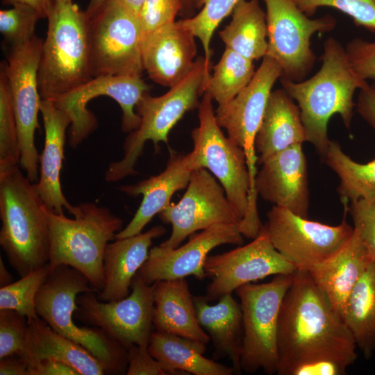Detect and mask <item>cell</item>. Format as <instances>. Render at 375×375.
I'll list each match as a JSON object with an SVG mask.
<instances>
[{"label":"cell","instance_id":"obj_39","mask_svg":"<svg viewBox=\"0 0 375 375\" xmlns=\"http://www.w3.org/2000/svg\"><path fill=\"white\" fill-rule=\"evenodd\" d=\"M40 14L24 4L12 6L0 11V32L11 44L24 42L35 35Z\"/></svg>","mask_w":375,"mask_h":375},{"label":"cell","instance_id":"obj_53","mask_svg":"<svg viewBox=\"0 0 375 375\" xmlns=\"http://www.w3.org/2000/svg\"><path fill=\"white\" fill-rule=\"evenodd\" d=\"M182 1V10L187 12L194 8H199V0H181Z\"/></svg>","mask_w":375,"mask_h":375},{"label":"cell","instance_id":"obj_15","mask_svg":"<svg viewBox=\"0 0 375 375\" xmlns=\"http://www.w3.org/2000/svg\"><path fill=\"white\" fill-rule=\"evenodd\" d=\"M281 68L265 56L249 83L228 104L217 107V123L226 130L228 137L244 151L250 179L249 207L257 208L256 177L258 156L256 136L276 81L281 77Z\"/></svg>","mask_w":375,"mask_h":375},{"label":"cell","instance_id":"obj_29","mask_svg":"<svg viewBox=\"0 0 375 375\" xmlns=\"http://www.w3.org/2000/svg\"><path fill=\"white\" fill-rule=\"evenodd\" d=\"M197 317L214 346L213 358H229L235 373L240 374L243 337L241 306L231 294L222 296L214 305L204 296H193Z\"/></svg>","mask_w":375,"mask_h":375},{"label":"cell","instance_id":"obj_18","mask_svg":"<svg viewBox=\"0 0 375 375\" xmlns=\"http://www.w3.org/2000/svg\"><path fill=\"white\" fill-rule=\"evenodd\" d=\"M150 86L139 76H100L52 101L70 117L69 144L76 149L97 127L94 115L88 108L89 101L99 96H108L120 106L123 115L122 129L131 133L137 129L141 118L135 112L143 94Z\"/></svg>","mask_w":375,"mask_h":375},{"label":"cell","instance_id":"obj_14","mask_svg":"<svg viewBox=\"0 0 375 375\" xmlns=\"http://www.w3.org/2000/svg\"><path fill=\"white\" fill-rule=\"evenodd\" d=\"M265 227L274 248L297 269L309 271L336 253L349 240L353 227L345 219L330 226L274 206Z\"/></svg>","mask_w":375,"mask_h":375},{"label":"cell","instance_id":"obj_30","mask_svg":"<svg viewBox=\"0 0 375 375\" xmlns=\"http://www.w3.org/2000/svg\"><path fill=\"white\" fill-rule=\"evenodd\" d=\"M206 344L176 335L156 331L150 336L151 355L174 375H232L233 367L208 359L203 355Z\"/></svg>","mask_w":375,"mask_h":375},{"label":"cell","instance_id":"obj_41","mask_svg":"<svg viewBox=\"0 0 375 375\" xmlns=\"http://www.w3.org/2000/svg\"><path fill=\"white\" fill-rule=\"evenodd\" d=\"M182 10L181 0H144L139 14L142 38L164 25L176 22Z\"/></svg>","mask_w":375,"mask_h":375},{"label":"cell","instance_id":"obj_12","mask_svg":"<svg viewBox=\"0 0 375 375\" xmlns=\"http://www.w3.org/2000/svg\"><path fill=\"white\" fill-rule=\"evenodd\" d=\"M210 95L204 92L198 107L199 126L192 131L199 167L209 170L242 220L248 211L250 179L242 148L226 137L217 123ZM241 220V221H242Z\"/></svg>","mask_w":375,"mask_h":375},{"label":"cell","instance_id":"obj_8","mask_svg":"<svg viewBox=\"0 0 375 375\" xmlns=\"http://www.w3.org/2000/svg\"><path fill=\"white\" fill-rule=\"evenodd\" d=\"M294 273L275 275L265 283H249L235 290L242 314V371L255 373L262 369L267 374H277L278 318Z\"/></svg>","mask_w":375,"mask_h":375},{"label":"cell","instance_id":"obj_3","mask_svg":"<svg viewBox=\"0 0 375 375\" xmlns=\"http://www.w3.org/2000/svg\"><path fill=\"white\" fill-rule=\"evenodd\" d=\"M19 165L0 172V245L19 277L49 263L47 206Z\"/></svg>","mask_w":375,"mask_h":375},{"label":"cell","instance_id":"obj_7","mask_svg":"<svg viewBox=\"0 0 375 375\" xmlns=\"http://www.w3.org/2000/svg\"><path fill=\"white\" fill-rule=\"evenodd\" d=\"M210 74L204 57H199L192 71L165 94H143L135 107L140 125L127 136L122 158L108 165L105 173L107 182H116L136 173L135 166L147 141H151L155 149L160 142L167 144L172 128L188 111L199 107V97L204 94Z\"/></svg>","mask_w":375,"mask_h":375},{"label":"cell","instance_id":"obj_54","mask_svg":"<svg viewBox=\"0 0 375 375\" xmlns=\"http://www.w3.org/2000/svg\"><path fill=\"white\" fill-rule=\"evenodd\" d=\"M55 1L57 3H65L72 1V0H55Z\"/></svg>","mask_w":375,"mask_h":375},{"label":"cell","instance_id":"obj_44","mask_svg":"<svg viewBox=\"0 0 375 375\" xmlns=\"http://www.w3.org/2000/svg\"><path fill=\"white\" fill-rule=\"evenodd\" d=\"M126 375H174L151 355L148 347H130Z\"/></svg>","mask_w":375,"mask_h":375},{"label":"cell","instance_id":"obj_46","mask_svg":"<svg viewBox=\"0 0 375 375\" xmlns=\"http://www.w3.org/2000/svg\"><path fill=\"white\" fill-rule=\"evenodd\" d=\"M356 108L359 115L375 130V87L368 84L359 90Z\"/></svg>","mask_w":375,"mask_h":375},{"label":"cell","instance_id":"obj_32","mask_svg":"<svg viewBox=\"0 0 375 375\" xmlns=\"http://www.w3.org/2000/svg\"><path fill=\"white\" fill-rule=\"evenodd\" d=\"M342 317L365 359L375 351V262L368 265L352 291Z\"/></svg>","mask_w":375,"mask_h":375},{"label":"cell","instance_id":"obj_48","mask_svg":"<svg viewBox=\"0 0 375 375\" xmlns=\"http://www.w3.org/2000/svg\"><path fill=\"white\" fill-rule=\"evenodd\" d=\"M1 375H29L28 365L18 354L0 358Z\"/></svg>","mask_w":375,"mask_h":375},{"label":"cell","instance_id":"obj_25","mask_svg":"<svg viewBox=\"0 0 375 375\" xmlns=\"http://www.w3.org/2000/svg\"><path fill=\"white\" fill-rule=\"evenodd\" d=\"M372 262L367 249L353 229L336 253L307 272L342 315L351 292Z\"/></svg>","mask_w":375,"mask_h":375},{"label":"cell","instance_id":"obj_10","mask_svg":"<svg viewBox=\"0 0 375 375\" xmlns=\"http://www.w3.org/2000/svg\"><path fill=\"white\" fill-rule=\"evenodd\" d=\"M263 1L267 26L266 56L281 67L280 78L303 81L317 60L311 38L316 33L333 31L336 20L330 15L310 19L294 0Z\"/></svg>","mask_w":375,"mask_h":375},{"label":"cell","instance_id":"obj_11","mask_svg":"<svg viewBox=\"0 0 375 375\" xmlns=\"http://www.w3.org/2000/svg\"><path fill=\"white\" fill-rule=\"evenodd\" d=\"M42 44L35 35L24 42L12 44L7 61H3L17 122L19 165L33 183L39 178L40 155L35 144V133L39 128L38 117L42 101L38 72Z\"/></svg>","mask_w":375,"mask_h":375},{"label":"cell","instance_id":"obj_20","mask_svg":"<svg viewBox=\"0 0 375 375\" xmlns=\"http://www.w3.org/2000/svg\"><path fill=\"white\" fill-rule=\"evenodd\" d=\"M261 165L256 177L257 194L274 206L308 218L307 163L302 144L274 154Z\"/></svg>","mask_w":375,"mask_h":375},{"label":"cell","instance_id":"obj_37","mask_svg":"<svg viewBox=\"0 0 375 375\" xmlns=\"http://www.w3.org/2000/svg\"><path fill=\"white\" fill-rule=\"evenodd\" d=\"M16 118L3 62L0 65V172L19 165Z\"/></svg>","mask_w":375,"mask_h":375},{"label":"cell","instance_id":"obj_45","mask_svg":"<svg viewBox=\"0 0 375 375\" xmlns=\"http://www.w3.org/2000/svg\"><path fill=\"white\" fill-rule=\"evenodd\" d=\"M349 365L335 358H316L295 367L290 375H342Z\"/></svg>","mask_w":375,"mask_h":375},{"label":"cell","instance_id":"obj_9","mask_svg":"<svg viewBox=\"0 0 375 375\" xmlns=\"http://www.w3.org/2000/svg\"><path fill=\"white\" fill-rule=\"evenodd\" d=\"M92 78L142 77V28L139 16L117 0H108L90 19Z\"/></svg>","mask_w":375,"mask_h":375},{"label":"cell","instance_id":"obj_36","mask_svg":"<svg viewBox=\"0 0 375 375\" xmlns=\"http://www.w3.org/2000/svg\"><path fill=\"white\" fill-rule=\"evenodd\" d=\"M51 272L48 263L20 277L18 281L0 288V310H16L28 320L38 318L35 297Z\"/></svg>","mask_w":375,"mask_h":375},{"label":"cell","instance_id":"obj_43","mask_svg":"<svg viewBox=\"0 0 375 375\" xmlns=\"http://www.w3.org/2000/svg\"><path fill=\"white\" fill-rule=\"evenodd\" d=\"M356 73L362 79L375 81V41L354 38L345 48Z\"/></svg>","mask_w":375,"mask_h":375},{"label":"cell","instance_id":"obj_27","mask_svg":"<svg viewBox=\"0 0 375 375\" xmlns=\"http://www.w3.org/2000/svg\"><path fill=\"white\" fill-rule=\"evenodd\" d=\"M25 349L19 356L29 368L42 360H54L75 368L80 375L109 374L106 365L81 344L51 328L40 317L28 320Z\"/></svg>","mask_w":375,"mask_h":375},{"label":"cell","instance_id":"obj_4","mask_svg":"<svg viewBox=\"0 0 375 375\" xmlns=\"http://www.w3.org/2000/svg\"><path fill=\"white\" fill-rule=\"evenodd\" d=\"M46 213L51 271L59 265L72 267L83 273L97 292H100L104 285L105 250L122 229V219L108 208L92 202L76 206L74 218L47 208Z\"/></svg>","mask_w":375,"mask_h":375},{"label":"cell","instance_id":"obj_2","mask_svg":"<svg viewBox=\"0 0 375 375\" xmlns=\"http://www.w3.org/2000/svg\"><path fill=\"white\" fill-rule=\"evenodd\" d=\"M322 60L321 67L310 78L301 81L281 78V83L297 103L308 142L323 159L331 142L328 136L330 118L339 114L349 129L356 106L354 93L369 83L356 73L345 48L333 38L324 42Z\"/></svg>","mask_w":375,"mask_h":375},{"label":"cell","instance_id":"obj_50","mask_svg":"<svg viewBox=\"0 0 375 375\" xmlns=\"http://www.w3.org/2000/svg\"><path fill=\"white\" fill-rule=\"evenodd\" d=\"M13 278L12 275L6 269L5 264L2 260L1 256L0 257V286L1 288L6 286L12 283Z\"/></svg>","mask_w":375,"mask_h":375},{"label":"cell","instance_id":"obj_38","mask_svg":"<svg viewBox=\"0 0 375 375\" xmlns=\"http://www.w3.org/2000/svg\"><path fill=\"white\" fill-rule=\"evenodd\" d=\"M308 17L321 7H331L349 15L354 24L375 33V0H294Z\"/></svg>","mask_w":375,"mask_h":375},{"label":"cell","instance_id":"obj_13","mask_svg":"<svg viewBox=\"0 0 375 375\" xmlns=\"http://www.w3.org/2000/svg\"><path fill=\"white\" fill-rule=\"evenodd\" d=\"M153 284L136 274L131 294L121 300L105 302L98 299L97 292L81 293L74 317L100 328L127 349L133 345L148 347L153 326Z\"/></svg>","mask_w":375,"mask_h":375},{"label":"cell","instance_id":"obj_33","mask_svg":"<svg viewBox=\"0 0 375 375\" xmlns=\"http://www.w3.org/2000/svg\"><path fill=\"white\" fill-rule=\"evenodd\" d=\"M323 160L340 178L338 192L344 212L349 204L360 199L375 202V159L365 164L356 162L338 142L331 141Z\"/></svg>","mask_w":375,"mask_h":375},{"label":"cell","instance_id":"obj_19","mask_svg":"<svg viewBox=\"0 0 375 375\" xmlns=\"http://www.w3.org/2000/svg\"><path fill=\"white\" fill-rule=\"evenodd\" d=\"M243 237L238 225L223 224L192 234L188 242L180 247L155 246L150 249L148 258L137 275L149 285L188 276L203 280L206 277L204 263L209 252L222 244H241Z\"/></svg>","mask_w":375,"mask_h":375},{"label":"cell","instance_id":"obj_16","mask_svg":"<svg viewBox=\"0 0 375 375\" xmlns=\"http://www.w3.org/2000/svg\"><path fill=\"white\" fill-rule=\"evenodd\" d=\"M172 225L169 238L160 246L174 249L188 236L217 224L240 225L238 215L218 180L207 169H194L187 190L176 203H170L159 214Z\"/></svg>","mask_w":375,"mask_h":375},{"label":"cell","instance_id":"obj_42","mask_svg":"<svg viewBox=\"0 0 375 375\" xmlns=\"http://www.w3.org/2000/svg\"><path fill=\"white\" fill-rule=\"evenodd\" d=\"M347 211L351 215L353 229L375 262V202L360 199L349 204Z\"/></svg>","mask_w":375,"mask_h":375},{"label":"cell","instance_id":"obj_49","mask_svg":"<svg viewBox=\"0 0 375 375\" xmlns=\"http://www.w3.org/2000/svg\"><path fill=\"white\" fill-rule=\"evenodd\" d=\"M55 0H1V3L6 6H15L24 4L35 9L42 18H47Z\"/></svg>","mask_w":375,"mask_h":375},{"label":"cell","instance_id":"obj_52","mask_svg":"<svg viewBox=\"0 0 375 375\" xmlns=\"http://www.w3.org/2000/svg\"><path fill=\"white\" fill-rule=\"evenodd\" d=\"M108 0H90L85 11L89 19H91Z\"/></svg>","mask_w":375,"mask_h":375},{"label":"cell","instance_id":"obj_21","mask_svg":"<svg viewBox=\"0 0 375 375\" xmlns=\"http://www.w3.org/2000/svg\"><path fill=\"white\" fill-rule=\"evenodd\" d=\"M195 36L178 22L164 25L142 38L144 69L149 78L171 88L193 69Z\"/></svg>","mask_w":375,"mask_h":375},{"label":"cell","instance_id":"obj_34","mask_svg":"<svg viewBox=\"0 0 375 375\" xmlns=\"http://www.w3.org/2000/svg\"><path fill=\"white\" fill-rule=\"evenodd\" d=\"M212 69L205 92L218 103V107L232 101L249 83L256 72L253 60L227 48Z\"/></svg>","mask_w":375,"mask_h":375},{"label":"cell","instance_id":"obj_40","mask_svg":"<svg viewBox=\"0 0 375 375\" xmlns=\"http://www.w3.org/2000/svg\"><path fill=\"white\" fill-rule=\"evenodd\" d=\"M28 328L23 315L11 309L0 310V358L24 351Z\"/></svg>","mask_w":375,"mask_h":375},{"label":"cell","instance_id":"obj_17","mask_svg":"<svg viewBox=\"0 0 375 375\" xmlns=\"http://www.w3.org/2000/svg\"><path fill=\"white\" fill-rule=\"evenodd\" d=\"M297 269L274 248L263 226L249 244L208 256L204 270L211 281L204 297L208 301L218 300L245 284L271 275L292 274Z\"/></svg>","mask_w":375,"mask_h":375},{"label":"cell","instance_id":"obj_22","mask_svg":"<svg viewBox=\"0 0 375 375\" xmlns=\"http://www.w3.org/2000/svg\"><path fill=\"white\" fill-rule=\"evenodd\" d=\"M197 168L199 167L193 151L185 155L172 151L166 168L160 174L134 185L119 187L128 195H142V201L132 219L115 235V240L140 233L156 215L170 204L172 195L187 187L192 171Z\"/></svg>","mask_w":375,"mask_h":375},{"label":"cell","instance_id":"obj_5","mask_svg":"<svg viewBox=\"0 0 375 375\" xmlns=\"http://www.w3.org/2000/svg\"><path fill=\"white\" fill-rule=\"evenodd\" d=\"M47 19L38 83L42 99L53 100L93 78L90 19L72 1H55Z\"/></svg>","mask_w":375,"mask_h":375},{"label":"cell","instance_id":"obj_28","mask_svg":"<svg viewBox=\"0 0 375 375\" xmlns=\"http://www.w3.org/2000/svg\"><path fill=\"white\" fill-rule=\"evenodd\" d=\"M153 285L156 331L206 344L210 339L198 322L193 296L185 278L158 281Z\"/></svg>","mask_w":375,"mask_h":375},{"label":"cell","instance_id":"obj_35","mask_svg":"<svg viewBox=\"0 0 375 375\" xmlns=\"http://www.w3.org/2000/svg\"><path fill=\"white\" fill-rule=\"evenodd\" d=\"M240 0H199L201 10L195 15L178 22L201 42L207 68L211 70V39L214 31L224 18L231 14Z\"/></svg>","mask_w":375,"mask_h":375},{"label":"cell","instance_id":"obj_6","mask_svg":"<svg viewBox=\"0 0 375 375\" xmlns=\"http://www.w3.org/2000/svg\"><path fill=\"white\" fill-rule=\"evenodd\" d=\"M90 291L97 292L83 273L68 265H59L51 272L36 294L37 314L54 331L103 362L109 374H126L128 349L100 328L79 327L73 320L78 308L77 297Z\"/></svg>","mask_w":375,"mask_h":375},{"label":"cell","instance_id":"obj_47","mask_svg":"<svg viewBox=\"0 0 375 375\" xmlns=\"http://www.w3.org/2000/svg\"><path fill=\"white\" fill-rule=\"evenodd\" d=\"M29 375H80L73 367L54 360H42L28 368Z\"/></svg>","mask_w":375,"mask_h":375},{"label":"cell","instance_id":"obj_23","mask_svg":"<svg viewBox=\"0 0 375 375\" xmlns=\"http://www.w3.org/2000/svg\"><path fill=\"white\" fill-rule=\"evenodd\" d=\"M40 112L44 128V145L39 158V178L35 189L47 208L57 213L63 210L73 215L76 206L65 197L60 184V170L64 160V147L67 128L72 119L51 99H42Z\"/></svg>","mask_w":375,"mask_h":375},{"label":"cell","instance_id":"obj_24","mask_svg":"<svg viewBox=\"0 0 375 375\" xmlns=\"http://www.w3.org/2000/svg\"><path fill=\"white\" fill-rule=\"evenodd\" d=\"M166 229L157 225L144 233L108 243L103 256V289L97 292L99 300H121L129 294L132 281L148 258L153 239L163 235Z\"/></svg>","mask_w":375,"mask_h":375},{"label":"cell","instance_id":"obj_51","mask_svg":"<svg viewBox=\"0 0 375 375\" xmlns=\"http://www.w3.org/2000/svg\"><path fill=\"white\" fill-rule=\"evenodd\" d=\"M127 9L139 16L144 0H117Z\"/></svg>","mask_w":375,"mask_h":375},{"label":"cell","instance_id":"obj_31","mask_svg":"<svg viewBox=\"0 0 375 375\" xmlns=\"http://www.w3.org/2000/svg\"><path fill=\"white\" fill-rule=\"evenodd\" d=\"M231 15L229 24L219 32L226 48L253 61L263 58L267 51V26L258 0H240Z\"/></svg>","mask_w":375,"mask_h":375},{"label":"cell","instance_id":"obj_1","mask_svg":"<svg viewBox=\"0 0 375 375\" xmlns=\"http://www.w3.org/2000/svg\"><path fill=\"white\" fill-rule=\"evenodd\" d=\"M355 340L342 315L306 270L297 269L283 299L278 332V375L319 358L352 365L358 357Z\"/></svg>","mask_w":375,"mask_h":375},{"label":"cell","instance_id":"obj_26","mask_svg":"<svg viewBox=\"0 0 375 375\" xmlns=\"http://www.w3.org/2000/svg\"><path fill=\"white\" fill-rule=\"evenodd\" d=\"M304 142H308V136L299 107L283 88L272 91L256 136L257 164Z\"/></svg>","mask_w":375,"mask_h":375}]
</instances>
